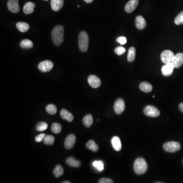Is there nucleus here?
Returning a JSON list of instances; mask_svg holds the SVG:
<instances>
[{
	"label": "nucleus",
	"instance_id": "ddd939ff",
	"mask_svg": "<svg viewBox=\"0 0 183 183\" xmlns=\"http://www.w3.org/2000/svg\"><path fill=\"white\" fill-rule=\"evenodd\" d=\"M138 3L139 0H130L125 7L126 12L130 13L134 11L136 8L138 6Z\"/></svg>",
	"mask_w": 183,
	"mask_h": 183
},
{
	"label": "nucleus",
	"instance_id": "58836bf2",
	"mask_svg": "<svg viewBox=\"0 0 183 183\" xmlns=\"http://www.w3.org/2000/svg\"><path fill=\"white\" fill-rule=\"evenodd\" d=\"M83 1L87 3H91L93 1V0H83Z\"/></svg>",
	"mask_w": 183,
	"mask_h": 183
},
{
	"label": "nucleus",
	"instance_id": "39448f33",
	"mask_svg": "<svg viewBox=\"0 0 183 183\" xmlns=\"http://www.w3.org/2000/svg\"><path fill=\"white\" fill-rule=\"evenodd\" d=\"M175 56L172 51L166 50L163 51L161 54V60L165 64L172 63Z\"/></svg>",
	"mask_w": 183,
	"mask_h": 183
},
{
	"label": "nucleus",
	"instance_id": "f03ea898",
	"mask_svg": "<svg viewBox=\"0 0 183 183\" xmlns=\"http://www.w3.org/2000/svg\"><path fill=\"white\" fill-rule=\"evenodd\" d=\"M148 169V165L145 159L138 158L135 160L134 164V170L135 173L138 175H143Z\"/></svg>",
	"mask_w": 183,
	"mask_h": 183
},
{
	"label": "nucleus",
	"instance_id": "7c9ffc66",
	"mask_svg": "<svg viewBox=\"0 0 183 183\" xmlns=\"http://www.w3.org/2000/svg\"><path fill=\"white\" fill-rule=\"evenodd\" d=\"M48 128V125L47 123L45 122H40L37 124L36 127V129L37 131L42 132V131H45Z\"/></svg>",
	"mask_w": 183,
	"mask_h": 183
},
{
	"label": "nucleus",
	"instance_id": "b1692460",
	"mask_svg": "<svg viewBox=\"0 0 183 183\" xmlns=\"http://www.w3.org/2000/svg\"><path fill=\"white\" fill-rule=\"evenodd\" d=\"M83 122L86 127H91L93 123V118L91 114H87L83 118Z\"/></svg>",
	"mask_w": 183,
	"mask_h": 183
},
{
	"label": "nucleus",
	"instance_id": "f704fd0d",
	"mask_svg": "<svg viewBox=\"0 0 183 183\" xmlns=\"http://www.w3.org/2000/svg\"><path fill=\"white\" fill-rule=\"evenodd\" d=\"M117 42L119 43L121 45H125L127 43V39L125 37H119L117 39Z\"/></svg>",
	"mask_w": 183,
	"mask_h": 183
},
{
	"label": "nucleus",
	"instance_id": "ea45409f",
	"mask_svg": "<svg viewBox=\"0 0 183 183\" xmlns=\"http://www.w3.org/2000/svg\"><path fill=\"white\" fill-rule=\"evenodd\" d=\"M63 183H70V182H68V181H64V182H62Z\"/></svg>",
	"mask_w": 183,
	"mask_h": 183
},
{
	"label": "nucleus",
	"instance_id": "2f4dec72",
	"mask_svg": "<svg viewBox=\"0 0 183 183\" xmlns=\"http://www.w3.org/2000/svg\"><path fill=\"white\" fill-rule=\"evenodd\" d=\"M93 165L99 171H103L104 169V164L102 161H95L93 162Z\"/></svg>",
	"mask_w": 183,
	"mask_h": 183
},
{
	"label": "nucleus",
	"instance_id": "9d476101",
	"mask_svg": "<svg viewBox=\"0 0 183 183\" xmlns=\"http://www.w3.org/2000/svg\"><path fill=\"white\" fill-rule=\"evenodd\" d=\"M89 85L93 88H98L101 86V82L97 76L94 75H91L89 76L87 79Z\"/></svg>",
	"mask_w": 183,
	"mask_h": 183
},
{
	"label": "nucleus",
	"instance_id": "cd10ccee",
	"mask_svg": "<svg viewBox=\"0 0 183 183\" xmlns=\"http://www.w3.org/2000/svg\"><path fill=\"white\" fill-rule=\"evenodd\" d=\"M51 129L52 132L54 133L55 134H59L61 132V130H62V127H61L60 124L56 123H54L51 125Z\"/></svg>",
	"mask_w": 183,
	"mask_h": 183
},
{
	"label": "nucleus",
	"instance_id": "a878e982",
	"mask_svg": "<svg viewBox=\"0 0 183 183\" xmlns=\"http://www.w3.org/2000/svg\"><path fill=\"white\" fill-rule=\"evenodd\" d=\"M20 47L24 49H29L32 48L33 43L30 40L25 39L20 43Z\"/></svg>",
	"mask_w": 183,
	"mask_h": 183
},
{
	"label": "nucleus",
	"instance_id": "e433bc0d",
	"mask_svg": "<svg viewBox=\"0 0 183 183\" xmlns=\"http://www.w3.org/2000/svg\"><path fill=\"white\" fill-rule=\"evenodd\" d=\"M99 183H113V181L110 179L107 178H102L99 181Z\"/></svg>",
	"mask_w": 183,
	"mask_h": 183
},
{
	"label": "nucleus",
	"instance_id": "a19ab883",
	"mask_svg": "<svg viewBox=\"0 0 183 183\" xmlns=\"http://www.w3.org/2000/svg\"><path fill=\"white\" fill-rule=\"evenodd\" d=\"M44 1H48V0H43Z\"/></svg>",
	"mask_w": 183,
	"mask_h": 183
},
{
	"label": "nucleus",
	"instance_id": "f3484780",
	"mask_svg": "<svg viewBox=\"0 0 183 183\" xmlns=\"http://www.w3.org/2000/svg\"><path fill=\"white\" fill-rule=\"evenodd\" d=\"M111 144L116 151H120L122 149V144L120 138L118 136L113 137L111 140Z\"/></svg>",
	"mask_w": 183,
	"mask_h": 183
},
{
	"label": "nucleus",
	"instance_id": "c756f323",
	"mask_svg": "<svg viewBox=\"0 0 183 183\" xmlns=\"http://www.w3.org/2000/svg\"><path fill=\"white\" fill-rule=\"evenodd\" d=\"M55 141V138L52 135H46L44 138L43 142L45 145H52Z\"/></svg>",
	"mask_w": 183,
	"mask_h": 183
},
{
	"label": "nucleus",
	"instance_id": "393cba45",
	"mask_svg": "<svg viewBox=\"0 0 183 183\" xmlns=\"http://www.w3.org/2000/svg\"><path fill=\"white\" fill-rule=\"evenodd\" d=\"M86 146L88 149L94 152H96L98 150V146L95 142L94 141L91 140L89 141L86 144Z\"/></svg>",
	"mask_w": 183,
	"mask_h": 183
},
{
	"label": "nucleus",
	"instance_id": "4be33fe9",
	"mask_svg": "<svg viewBox=\"0 0 183 183\" xmlns=\"http://www.w3.org/2000/svg\"><path fill=\"white\" fill-rule=\"evenodd\" d=\"M16 27L20 32L25 33L28 31L30 28V25L24 22H18L16 24Z\"/></svg>",
	"mask_w": 183,
	"mask_h": 183
},
{
	"label": "nucleus",
	"instance_id": "1a4fd4ad",
	"mask_svg": "<svg viewBox=\"0 0 183 183\" xmlns=\"http://www.w3.org/2000/svg\"><path fill=\"white\" fill-rule=\"evenodd\" d=\"M7 6L9 10L14 13H18L20 11L18 0H9Z\"/></svg>",
	"mask_w": 183,
	"mask_h": 183
},
{
	"label": "nucleus",
	"instance_id": "c85d7f7f",
	"mask_svg": "<svg viewBox=\"0 0 183 183\" xmlns=\"http://www.w3.org/2000/svg\"><path fill=\"white\" fill-rule=\"evenodd\" d=\"M46 110L49 114L54 115L57 111L56 107L54 104H49L46 107Z\"/></svg>",
	"mask_w": 183,
	"mask_h": 183
},
{
	"label": "nucleus",
	"instance_id": "f8f14e48",
	"mask_svg": "<svg viewBox=\"0 0 183 183\" xmlns=\"http://www.w3.org/2000/svg\"><path fill=\"white\" fill-rule=\"evenodd\" d=\"M174 68L175 67L172 63L165 64L164 66H163L161 69L162 74L165 76H171L173 73Z\"/></svg>",
	"mask_w": 183,
	"mask_h": 183
},
{
	"label": "nucleus",
	"instance_id": "7ed1b4c3",
	"mask_svg": "<svg viewBox=\"0 0 183 183\" xmlns=\"http://www.w3.org/2000/svg\"><path fill=\"white\" fill-rule=\"evenodd\" d=\"M89 37L85 31L80 33L78 35V47L82 52H85L89 47Z\"/></svg>",
	"mask_w": 183,
	"mask_h": 183
},
{
	"label": "nucleus",
	"instance_id": "c9c22d12",
	"mask_svg": "<svg viewBox=\"0 0 183 183\" xmlns=\"http://www.w3.org/2000/svg\"><path fill=\"white\" fill-rule=\"evenodd\" d=\"M45 134L44 133H41V134H39L36 137L35 141L36 142H41L42 141H43L44 138L45 137Z\"/></svg>",
	"mask_w": 183,
	"mask_h": 183
},
{
	"label": "nucleus",
	"instance_id": "0eeeda50",
	"mask_svg": "<svg viewBox=\"0 0 183 183\" xmlns=\"http://www.w3.org/2000/svg\"><path fill=\"white\" fill-rule=\"evenodd\" d=\"M54 67V64L51 61H43L40 63L38 65V69L41 71V72H49Z\"/></svg>",
	"mask_w": 183,
	"mask_h": 183
},
{
	"label": "nucleus",
	"instance_id": "72a5a7b5",
	"mask_svg": "<svg viewBox=\"0 0 183 183\" xmlns=\"http://www.w3.org/2000/svg\"><path fill=\"white\" fill-rule=\"evenodd\" d=\"M126 52V48H124L123 47H117V48L114 49V52L116 53L117 55L118 56H121L124 54Z\"/></svg>",
	"mask_w": 183,
	"mask_h": 183
},
{
	"label": "nucleus",
	"instance_id": "4468645a",
	"mask_svg": "<svg viewBox=\"0 0 183 183\" xmlns=\"http://www.w3.org/2000/svg\"><path fill=\"white\" fill-rule=\"evenodd\" d=\"M172 63L176 68H179L182 66L183 65V54L179 53L175 55Z\"/></svg>",
	"mask_w": 183,
	"mask_h": 183
},
{
	"label": "nucleus",
	"instance_id": "423d86ee",
	"mask_svg": "<svg viewBox=\"0 0 183 183\" xmlns=\"http://www.w3.org/2000/svg\"><path fill=\"white\" fill-rule=\"evenodd\" d=\"M144 114L150 117H157L160 114V112L158 109L153 106L148 105L144 109Z\"/></svg>",
	"mask_w": 183,
	"mask_h": 183
},
{
	"label": "nucleus",
	"instance_id": "bb28decb",
	"mask_svg": "<svg viewBox=\"0 0 183 183\" xmlns=\"http://www.w3.org/2000/svg\"><path fill=\"white\" fill-rule=\"evenodd\" d=\"M55 177H59L62 176L64 174L63 168L60 165H56V167L55 168L54 172H53Z\"/></svg>",
	"mask_w": 183,
	"mask_h": 183
},
{
	"label": "nucleus",
	"instance_id": "a211bd4d",
	"mask_svg": "<svg viewBox=\"0 0 183 183\" xmlns=\"http://www.w3.org/2000/svg\"><path fill=\"white\" fill-rule=\"evenodd\" d=\"M60 115H61V118H62L63 120H67V121L70 122H72L73 120V114L71 113H70L69 111L67 110L62 109L60 113Z\"/></svg>",
	"mask_w": 183,
	"mask_h": 183
},
{
	"label": "nucleus",
	"instance_id": "dca6fc26",
	"mask_svg": "<svg viewBox=\"0 0 183 183\" xmlns=\"http://www.w3.org/2000/svg\"><path fill=\"white\" fill-rule=\"evenodd\" d=\"M51 4L52 10L55 11H58L63 6L64 0H51Z\"/></svg>",
	"mask_w": 183,
	"mask_h": 183
},
{
	"label": "nucleus",
	"instance_id": "6e6552de",
	"mask_svg": "<svg viewBox=\"0 0 183 183\" xmlns=\"http://www.w3.org/2000/svg\"><path fill=\"white\" fill-rule=\"evenodd\" d=\"M125 109V104L122 99H118L114 104V110L117 114H121Z\"/></svg>",
	"mask_w": 183,
	"mask_h": 183
},
{
	"label": "nucleus",
	"instance_id": "aec40b11",
	"mask_svg": "<svg viewBox=\"0 0 183 183\" xmlns=\"http://www.w3.org/2000/svg\"><path fill=\"white\" fill-rule=\"evenodd\" d=\"M66 163L72 167L78 168L81 165V163L79 161L76 160L72 157H70L66 159Z\"/></svg>",
	"mask_w": 183,
	"mask_h": 183
},
{
	"label": "nucleus",
	"instance_id": "2eb2a0df",
	"mask_svg": "<svg viewBox=\"0 0 183 183\" xmlns=\"http://www.w3.org/2000/svg\"><path fill=\"white\" fill-rule=\"evenodd\" d=\"M135 25L138 30H144L146 27V21L142 16H138L135 18Z\"/></svg>",
	"mask_w": 183,
	"mask_h": 183
},
{
	"label": "nucleus",
	"instance_id": "473e14b6",
	"mask_svg": "<svg viewBox=\"0 0 183 183\" xmlns=\"http://www.w3.org/2000/svg\"><path fill=\"white\" fill-rule=\"evenodd\" d=\"M175 24L176 25H180L183 24V11L181 12L176 17L175 20Z\"/></svg>",
	"mask_w": 183,
	"mask_h": 183
},
{
	"label": "nucleus",
	"instance_id": "9b49d317",
	"mask_svg": "<svg viewBox=\"0 0 183 183\" xmlns=\"http://www.w3.org/2000/svg\"><path fill=\"white\" fill-rule=\"evenodd\" d=\"M75 142H76V137L74 134H70L68 135L64 143L65 148H66L67 149H72L74 145Z\"/></svg>",
	"mask_w": 183,
	"mask_h": 183
},
{
	"label": "nucleus",
	"instance_id": "20e7f679",
	"mask_svg": "<svg viewBox=\"0 0 183 183\" xmlns=\"http://www.w3.org/2000/svg\"><path fill=\"white\" fill-rule=\"evenodd\" d=\"M180 144L176 141H169L166 142L163 145L165 151L168 153H175L181 149Z\"/></svg>",
	"mask_w": 183,
	"mask_h": 183
},
{
	"label": "nucleus",
	"instance_id": "5701e85b",
	"mask_svg": "<svg viewBox=\"0 0 183 183\" xmlns=\"http://www.w3.org/2000/svg\"><path fill=\"white\" fill-rule=\"evenodd\" d=\"M136 51V49L133 47H131L129 49L127 55V60L128 62H133L135 60Z\"/></svg>",
	"mask_w": 183,
	"mask_h": 183
},
{
	"label": "nucleus",
	"instance_id": "4c0bfd02",
	"mask_svg": "<svg viewBox=\"0 0 183 183\" xmlns=\"http://www.w3.org/2000/svg\"><path fill=\"white\" fill-rule=\"evenodd\" d=\"M179 109L181 111H182V113H183V103H181L179 105Z\"/></svg>",
	"mask_w": 183,
	"mask_h": 183
},
{
	"label": "nucleus",
	"instance_id": "412c9836",
	"mask_svg": "<svg viewBox=\"0 0 183 183\" xmlns=\"http://www.w3.org/2000/svg\"><path fill=\"white\" fill-rule=\"evenodd\" d=\"M140 89L141 91L145 93H149L152 90L153 87L150 83L146 82H142L140 84Z\"/></svg>",
	"mask_w": 183,
	"mask_h": 183
},
{
	"label": "nucleus",
	"instance_id": "f257e3e1",
	"mask_svg": "<svg viewBox=\"0 0 183 183\" xmlns=\"http://www.w3.org/2000/svg\"><path fill=\"white\" fill-rule=\"evenodd\" d=\"M63 27L57 25L54 28L51 32V38L54 44L56 46H60L64 41Z\"/></svg>",
	"mask_w": 183,
	"mask_h": 183
},
{
	"label": "nucleus",
	"instance_id": "6ab92c4d",
	"mask_svg": "<svg viewBox=\"0 0 183 183\" xmlns=\"http://www.w3.org/2000/svg\"><path fill=\"white\" fill-rule=\"evenodd\" d=\"M35 5L32 2H27L25 5L23 10L25 13L26 14H30L32 13L34 11Z\"/></svg>",
	"mask_w": 183,
	"mask_h": 183
}]
</instances>
